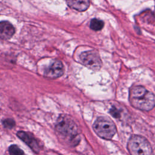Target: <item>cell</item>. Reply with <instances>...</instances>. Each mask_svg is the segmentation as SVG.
<instances>
[{"instance_id":"cell-4","label":"cell","mask_w":155,"mask_h":155,"mask_svg":"<svg viewBox=\"0 0 155 155\" xmlns=\"http://www.w3.org/2000/svg\"><path fill=\"white\" fill-rule=\"evenodd\" d=\"M128 150L131 155H151L152 148L149 142L143 137L137 135L130 137Z\"/></svg>"},{"instance_id":"cell-12","label":"cell","mask_w":155,"mask_h":155,"mask_svg":"<svg viewBox=\"0 0 155 155\" xmlns=\"http://www.w3.org/2000/svg\"><path fill=\"white\" fill-rule=\"evenodd\" d=\"M15 124H16L15 121L11 118L5 119L2 121L3 126L5 128H8V129H11L13 128L15 126Z\"/></svg>"},{"instance_id":"cell-1","label":"cell","mask_w":155,"mask_h":155,"mask_svg":"<svg viewBox=\"0 0 155 155\" xmlns=\"http://www.w3.org/2000/svg\"><path fill=\"white\" fill-rule=\"evenodd\" d=\"M55 129L58 134L67 143L76 146L80 140L78 128L68 116L62 114L57 119Z\"/></svg>"},{"instance_id":"cell-11","label":"cell","mask_w":155,"mask_h":155,"mask_svg":"<svg viewBox=\"0 0 155 155\" xmlns=\"http://www.w3.org/2000/svg\"><path fill=\"white\" fill-rule=\"evenodd\" d=\"M10 155H25L24 152L16 145H12L8 148Z\"/></svg>"},{"instance_id":"cell-6","label":"cell","mask_w":155,"mask_h":155,"mask_svg":"<svg viewBox=\"0 0 155 155\" xmlns=\"http://www.w3.org/2000/svg\"><path fill=\"white\" fill-rule=\"evenodd\" d=\"M17 136L21 139L25 143H26L31 150L35 153L38 154L40 151V147L37 140L30 133L19 131L17 133Z\"/></svg>"},{"instance_id":"cell-2","label":"cell","mask_w":155,"mask_h":155,"mask_svg":"<svg viewBox=\"0 0 155 155\" xmlns=\"http://www.w3.org/2000/svg\"><path fill=\"white\" fill-rule=\"evenodd\" d=\"M131 105L140 110L150 111L155 107V94L142 86L133 87L130 90Z\"/></svg>"},{"instance_id":"cell-7","label":"cell","mask_w":155,"mask_h":155,"mask_svg":"<svg viewBox=\"0 0 155 155\" xmlns=\"http://www.w3.org/2000/svg\"><path fill=\"white\" fill-rule=\"evenodd\" d=\"M64 65L60 61H54L44 72V76L51 79L60 77L64 73Z\"/></svg>"},{"instance_id":"cell-5","label":"cell","mask_w":155,"mask_h":155,"mask_svg":"<svg viewBox=\"0 0 155 155\" xmlns=\"http://www.w3.org/2000/svg\"><path fill=\"white\" fill-rule=\"evenodd\" d=\"M80 59L85 67L92 70H99L102 65L99 53L94 50L82 53L80 55Z\"/></svg>"},{"instance_id":"cell-9","label":"cell","mask_w":155,"mask_h":155,"mask_svg":"<svg viewBox=\"0 0 155 155\" xmlns=\"http://www.w3.org/2000/svg\"><path fill=\"white\" fill-rule=\"evenodd\" d=\"M68 5L79 12H84L90 6V0H67Z\"/></svg>"},{"instance_id":"cell-10","label":"cell","mask_w":155,"mask_h":155,"mask_svg":"<svg viewBox=\"0 0 155 155\" xmlns=\"http://www.w3.org/2000/svg\"><path fill=\"white\" fill-rule=\"evenodd\" d=\"M104 23L102 21L98 19H93L90 24V28L94 31H99L104 27Z\"/></svg>"},{"instance_id":"cell-3","label":"cell","mask_w":155,"mask_h":155,"mask_svg":"<svg viewBox=\"0 0 155 155\" xmlns=\"http://www.w3.org/2000/svg\"><path fill=\"white\" fill-rule=\"evenodd\" d=\"M93 129L100 137L110 140L116 133V127L114 122L107 117H99L93 124Z\"/></svg>"},{"instance_id":"cell-8","label":"cell","mask_w":155,"mask_h":155,"mask_svg":"<svg viewBox=\"0 0 155 155\" xmlns=\"http://www.w3.org/2000/svg\"><path fill=\"white\" fill-rule=\"evenodd\" d=\"M15 28L13 25L8 21L0 22V38L2 39H8L14 35Z\"/></svg>"}]
</instances>
